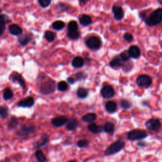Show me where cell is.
I'll return each mask as SVG.
<instances>
[{"mask_svg": "<svg viewBox=\"0 0 162 162\" xmlns=\"http://www.w3.org/2000/svg\"><path fill=\"white\" fill-rule=\"evenodd\" d=\"M145 125L146 127L150 130L158 131L161 127V123L158 119H151L146 122Z\"/></svg>", "mask_w": 162, "mask_h": 162, "instance_id": "9", "label": "cell"}, {"mask_svg": "<svg viewBox=\"0 0 162 162\" xmlns=\"http://www.w3.org/2000/svg\"><path fill=\"white\" fill-rule=\"evenodd\" d=\"M8 22V17L5 15H0V36L3 34L5 29V25Z\"/></svg>", "mask_w": 162, "mask_h": 162, "instance_id": "17", "label": "cell"}, {"mask_svg": "<svg viewBox=\"0 0 162 162\" xmlns=\"http://www.w3.org/2000/svg\"><path fill=\"white\" fill-rule=\"evenodd\" d=\"M0 13H1V10H0Z\"/></svg>", "mask_w": 162, "mask_h": 162, "instance_id": "47", "label": "cell"}, {"mask_svg": "<svg viewBox=\"0 0 162 162\" xmlns=\"http://www.w3.org/2000/svg\"><path fill=\"white\" fill-rule=\"evenodd\" d=\"M0 117L5 119L8 117V110L4 106H0Z\"/></svg>", "mask_w": 162, "mask_h": 162, "instance_id": "37", "label": "cell"}, {"mask_svg": "<svg viewBox=\"0 0 162 162\" xmlns=\"http://www.w3.org/2000/svg\"><path fill=\"white\" fill-rule=\"evenodd\" d=\"M58 89L59 91L64 92L68 89V84L65 81H61L58 84Z\"/></svg>", "mask_w": 162, "mask_h": 162, "instance_id": "36", "label": "cell"}, {"mask_svg": "<svg viewBox=\"0 0 162 162\" xmlns=\"http://www.w3.org/2000/svg\"><path fill=\"white\" fill-rule=\"evenodd\" d=\"M112 12L114 15V18L117 20H121L124 17V12L122 7L119 6H113Z\"/></svg>", "mask_w": 162, "mask_h": 162, "instance_id": "11", "label": "cell"}, {"mask_svg": "<svg viewBox=\"0 0 162 162\" xmlns=\"http://www.w3.org/2000/svg\"><path fill=\"white\" fill-rule=\"evenodd\" d=\"M36 130L35 127L29 125H24L20 127V129L17 131V134L19 136L27 137L30 134L34 132Z\"/></svg>", "mask_w": 162, "mask_h": 162, "instance_id": "7", "label": "cell"}, {"mask_svg": "<svg viewBox=\"0 0 162 162\" xmlns=\"http://www.w3.org/2000/svg\"><path fill=\"white\" fill-rule=\"evenodd\" d=\"M96 118H97V116L95 113H89L85 115L84 117H82V120L85 122L91 123L92 122H94L95 120H96Z\"/></svg>", "mask_w": 162, "mask_h": 162, "instance_id": "22", "label": "cell"}, {"mask_svg": "<svg viewBox=\"0 0 162 162\" xmlns=\"http://www.w3.org/2000/svg\"><path fill=\"white\" fill-rule=\"evenodd\" d=\"M78 122L77 121V120L74 119H71L70 120H68L67 122H66V128L68 130H75L77 127H78Z\"/></svg>", "mask_w": 162, "mask_h": 162, "instance_id": "19", "label": "cell"}, {"mask_svg": "<svg viewBox=\"0 0 162 162\" xmlns=\"http://www.w3.org/2000/svg\"><path fill=\"white\" fill-rule=\"evenodd\" d=\"M32 36L31 34H25L24 36H22L21 37H20L18 41L21 45L25 46V45L27 44L32 40Z\"/></svg>", "mask_w": 162, "mask_h": 162, "instance_id": "23", "label": "cell"}, {"mask_svg": "<svg viewBox=\"0 0 162 162\" xmlns=\"http://www.w3.org/2000/svg\"><path fill=\"white\" fill-rule=\"evenodd\" d=\"M88 145H89V142L86 140H81L77 143V145L79 148H85Z\"/></svg>", "mask_w": 162, "mask_h": 162, "instance_id": "40", "label": "cell"}, {"mask_svg": "<svg viewBox=\"0 0 162 162\" xmlns=\"http://www.w3.org/2000/svg\"><path fill=\"white\" fill-rule=\"evenodd\" d=\"M10 32L14 36H19L22 33V29L17 24H12L9 27Z\"/></svg>", "mask_w": 162, "mask_h": 162, "instance_id": "21", "label": "cell"}, {"mask_svg": "<svg viewBox=\"0 0 162 162\" xmlns=\"http://www.w3.org/2000/svg\"><path fill=\"white\" fill-rule=\"evenodd\" d=\"M18 124V119L15 117H12L8 123V128L10 129H13L17 127Z\"/></svg>", "mask_w": 162, "mask_h": 162, "instance_id": "31", "label": "cell"}, {"mask_svg": "<svg viewBox=\"0 0 162 162\" xmlns=\"http://www.w3.org/2000/svg\"><path fill=\"white\" fill-rule=\"evenodd\" d=\"M147 137V133L142 129H134L130 131L127 134L128 140L131 141H137L143 140Z\"/></svg>", "mask_w": 162, "mask_h": 162, "instance_id": "4", "label": "cell"}, {"mask_svg": "<svg viewBox=\"0 0 162 162\" xmlns=\"http://www.w3.org/2000/svg\"><path fill=\"white\" fill-rule=\"evenodd\" d=\"M125 146V143L122 140H119L116 142L113 143L110 145L105 151V154L106 156L113 155L120 151Z\"/></svg>", "mask_w": 162, "mask_h": 162, "instance_id": "3", "label": "cell"}, {"mask_svg": "<svg viewBox=\"0 0 162 162\" xmlns=\"http://www.w3.org/2000/svg\"><path fill=\"white\" fill-rule=\"evenodd\" d=\"M89 0H79V2L81 4H86Z\"/></svg>", "mask_w": 162, "mask_h": 162, "instance_id": "44", "label": "cell"}, {"mask_svg": "<svg viewBox=\"0 0 162 162\" xmlns=\"http://www.w3.org/2000/svg\"><path fill=\"white\" fill-rule=\"evenodd\" d=\"M87 128L90 132L94 134L101 132L102 131H103V127L98 126L96 124H93V123L89 124Z\"/></svg>", "mask_w": 162, "mask_h": 162, "instance_id": "20", "label": "cell"}, {"mask_svg": "<svg viewBox=\"0 0 162 162\" xmlns=\"http://www.w3.org/2000/svg\"><path fill=\"white\" fill-rule=\"evenodd\" d=\"M52 26L54 29L57 31H60L65 27V23L61 20H58L53 23Z\"/></svg>", "mask_w": 162, "mask_h": 162, "instance_id": "29", "label": "cell"}, {"mask_svg": "<svg viewBox=\"0 0 162 162\" xmlns=\"http://www.w3.org/2000/svg\"><path fill=\"white\" fill-rule=\"evenodd\" d=\"M34 100L32 97H27L18 102V106L23 108H30L34 105Z\"/></svg>", "mask_w": 162, "mask_h": 162, "instance_id": "13", "label": "cell"}, {"mask_svg": "<svg viewBox=\"0 0 162 162\" xmlns=\"http://www.w3.org/2000/svg\"><path fill=\"white\" fill-rule=\"evenodd\" d=\"M84 65V59L81 56H77L74 58V60L72 61V65L74 68H81Z\"/></svg>", "mask_w": 162, "mask_h": 162, "instance_id": "24", "label": "cell"}, {"mask_svg": "<svg viewBox=\"0 0 162 162\" xmlns=\"http://www.w3.org/2000/svg\"><path fill=\"white\" fill-rule=\"evenodd\" d=\"M68 118L65 116H59L52 119V123L55 127H61L66 124Z\"/></svg>", "mask_w": 162, "mask_h": 162, "instance_id": "12", "label": "cell"}, {"mask_svg": "<svg viewBox=\"0 0 162 162\" xmlns=\"http://www.w3.org/2000/svg\"><path fill=\"white\" fill-rule=\"evenodd\" d=\"M67 81L68 82L69 84H73L75 82V80H74L73 78H72V77H69V78H68Z\"/></svg>", "mask_w": 162, "mask_h": 162, "instance_id": "43", "label": "cell"}, {"mask_svg": "<svg viewBox=\"0 0 162 162\" xmlns=\"http://www.w3.org/2000/svg\"><path fill=\"white\" fill-rule=\"evenodd\" d=\"M119 57L122 61H128L130 58L128 51H124V52H122Z\"/></svg>", "mask_w": 162, "mask_h": 162, "instance_id": "35", "label": "cell"}, {"mask_svg": "<svg viewBox=\"0 0 162 162\" xmlns=\"http://www.w3.org/2000/svg\"><path fill=\"white\" fill-rule=\"evenodd\" d=\"M77 95L78 96L79 98H81V99H84L86 98L87 95H88V91L85 88H82V87H80L77 89Z\"/></svg>", "mask_w": 162, "mask_h": 162, "instance_id": "27", "label": "cell"}, {"mask_svg": "<svg viewBox=\"0 0 162 162\" xmlns=\"http://www.w3.org/2000/svg\"><path fill=\"white\" fill-rule=\"evenodd\" d=\"M121 106L124 109L127 110V109H129V108L131 107V103L127 100H123L121 101Z\"/></svg>", "mask_w": 162, "mask_h": 162, "instance_id": "41", "label": "cell"}, {"mask_svg": "<svg viewBox=\"0 0 162 162\" xmlns=\"http://www.w3.org/2000/svg\"><path fill=\"white\" fill-rule=\"evenodd\" d=\"M55 91V82L49 79L47 81L42 82L40 86V92L42 95H46L53 93Z\"/></svg>", "mask_w": 162, "mask_h": 162, "instance_id": "2", "label": "cell"}, {"mask_svg": "<svg viewBox=\"0 0 162 162\" xmlns=\"http://www.w3.org/2000/svg\"><path fill=\"white\" fill-rule=\"evenodd\" d=\"M146 24L148 26H155L162 22V9L158 8L155 10L149 17L145 19Z\"/></svg>", "mask_w": 162, "mask_h": 162, "instance_id": "1", "label": "cell"}, {"mask_svg": "<svg viewBox=\"0 0 162 162\" xmlns=\"http://www.w3.org/2000/svg\"><path fill=\"white\" fill-rule=\"evenodd\" d=\"M10 80H11L13 82H18L22 88L25 89L26 88V83L24 80L23 79L22 76L17 72H13L10 76Z\"/></svg>", "mask_w": 162, "mask_h": 162, "instance_id": "10", "label": "cell"}, {"mask_svg": "<svg viewBox=\"0 0 162 162\" xmlns=\"http://www.w3.org/2000/svg\"><path fill=\"white\" fill-rule=\"evenodd\" d=\"M68 162H76V161H68Z\"/></svg>", "mask_w": 162, "mask_h": 162, "instance_id": "46", "label": "cell"}, {"mask_svg": "<svg viewBox=\"0 0 162 162\" xmlns=\"http://www.w3.org/2000/svg\"><path fill=\"white\" fill-rule=\"evenodd\" d=\"M35 156L37 160V162H46L47 161L45 155L41 150H37L35 153Z\"/></svg>", "mask_w": 162, "mask_h": 162, "instance_id": "28", "label": "cell"}, {"mask_svg": "<svg viewBox=\"0 0 162 162\" xmlns=\"http://www.w3.org/2000/svg\"><path fill=\"white\" fill-rule=\"evenodd\" d=\"M128 52L130 56L135 59L138 58L141 55V50L137 46H131L128 50Z\"/></svg>", "mask_w": 162, "mask_h": 162, "instance_id": "14", "label": "cell"}, {"mask_svg": "<svg viewBox=\"0 0 162 162\" xmlns=\"http://www.w3.org/2000/svg\"><path fill=\"white\" fill-rule=\"evenodd\" d=\"M114 130V125L111 122H106L103 126V131L107 133H111Z\"/></svg>", "mask_w": 162, "mask_h": 162, "instance_id": "32", "label": "cell"}, {"mask_svg": "<svg viewBox=\"0 0 162 162\" xmlns=\"http://www.w3.org/2000/svg\"><path fill=\"white\" fill-rule=\"evenodd\" d=\"M101 95L105 99H110L115 95L113 87L110 85L105 86L101 89Z\"/></svg>", "mask_w": 162, "mask_h": 162, "instance_id": "8", "label": "cell"}, {"mask_svg": "<svg viewBox=\"0 0 162 162\" xmlns=\"http://www.w3.org/2000/svg\"><path fill=\"white\" fill-rule=\"evenodd\" d=\"M124 39H125L127 42H132V41H133V39H134V37H133L132 35L130 34H129V33H125V34L124 35Z\"/></svg>", "mask_w": 162, "mask_h": 162, "instance_id": "42", "label": "cell"}, {"mask_svg": "<svg viewBox=\"0 0 162 162\" xmlns=\"http://www.w3.org/2000/svg\"><path fill=\"white\" fill-rule=\"evenodd\" d=\"M49 141V137L46 134H42L41 138L38 141H37L36 143L34 144V146L35 148H39L43 146H44L46 144H47V143Z\"/></svg>", "mask_w": 162, "mask_h": 162, "instance_id": "15", "label": "cell"}, {"mask_svg": "<svg viewBox=\"0 0 162 162\" xmlns=\"http://www.w3.org/2000/svg\"><path fill=\"white\" fill-rule=\"evenodd\" d=\"M44 37L49 42H52L55 39V34L52 31H46L44 34Z\"/></svg>", "mask_w": 162, "mask_h": 162, "instance_id": "33", "label": "cell"}, {"mask_svg": "<svg viewBox=\"0 0 162 162\" xmlns=\"http://www.w3.org/2000/svg\"><path fill=\"white\" fill-rule=\"evenodd\" d=\"M13 97V93L12 91L9 89V88H7L5 90V92L3 93V98L5 100H11L12 98Z\"/></svg>", "mask_w": 162, "mask_h": 162, "instance_id": "30", "label": "cell"}, {"mask_svg": "<svg viewBox=\"0 0 162 162\" xmlns=\"http://www.w3.org/2000/svg\"><path fill=\"white\" fill-rule=\"evenodd\" d=\"M86 44L89 49L97 50L101 47V41L98 37L92 36L87 39Z\"/></svg>", "mask_w": 162, "mask_h": 162, "instance_id": "5", "label": "cell"}, {"mask_svg": "<svg viewBox=\"0 0 162 162\" xmlns=\"http://www.w3.org/2000/svg\"><path fill=\"white\" fill-rule=\"evenodd\" d=\"M67 36L71 39L76 40V39H79L80 37L81 32L78 30H76V31H68Z\"/></svg>", "mask_w": 162, "mask_h": 162, "instance_id": "26", "label": "cell"}, {"mask_svg": "<svg viewBox=\"0 0 162 162\" xmlns=\"http://www.w3.org/2000/svg\"><path fill=\"white\" fill-rule=\"evenodd\" d=\"M57 9L60 12H65L69 9V7L67 5L64 3H59L56 6Z\"/></svg>", "mask_w": 162, "mask_h": 162, "instance_id": "39", "label": "cell"}, {"mask_svg": "<svg viewBox=\"0 0 162 162\" xmlns=\"http://www.w3.org/2000/svg\"><path fill=\"white\" fill-rule=\"evenodd\" d=\"M68 31H76L78 30V24L76 21H71L68 23Z\"/></svg>", "mask_w": 162, "mask_h": 162, "instance_id": "34", "label": "cell"}, {"mask_svg": "<svg viewBox=\"0 0 162 162\" xmlns=\"http://www.w3.org/2000/svg\"><path fill=\"white\" fill-rule=\"evenodd\" d=\"M40 6L42 8H47L51 4L52 0H38Z\"/></svg>", "mask_w": 162, "mask_h": 162, "instance_id": "38", "label": "cell"}, {"mask_svg": "<svg viewBox=\"0 0 162 162\" xmlns=\"http://www.w3.org/2000/svg\"><path fill=\"white\" fill-rule=\"evenodd\" d=\"M158 2L162 5V0H158Z\"/></svg>", "mask_w": 162, "mask_h": 162, "instance_id": "45", "label": "cell"}, {"mask_svg": "<svg viewBox=\"0 0 162 162\" xmlns=\"http://www.w3.org/2000/svg\"><path fill=\"white\" fill-rule=\"evenodd\" d=\"M136 83L138 86L148 87L152 83V79L147 75H141L138 76L136 79Z\"/></svg>", "mask_w": 162, "mask_h": 162, "instance_id": "6", "label": "cell"}, {"mask_svg": "<svg viewBox=\"0 0 162 162\" xmlns=\"http://www.w3.org/2000/svg\"><path fill=\"white\" fill-rule=\"evenodd\" d=\"M122 61L121 60V59L120 58L119 56L115 57L110 62V65L111 67L112 68H118L119 66H121L123 63H122Z\"/></svg>", "mask_w": 162, "mask_h": 162, "instance_id": "25", "label": "cell"}, {"mask_svg": "<svg viewBox=\"0 0 162 162\" xmlns=\"http://www.w3.org/2000/svg\"><path fill=\"white\" fill-rule=\"evenodd\" d=\"M79 22L81 25L86 27L92 24V19L91 17L87 15H82L79 18Z\"/></svg>", "mask_w": 162, "mask_h": 162, "instance_id": "18", "label": "cell"}, {"mask_svg": "<svg viewBox=\"0 0 162 162\" xmlns=\"http://www.w3.org/2000/svg\"><path fill=\"white\" fill-rule=\"evenodd\" d=\"M105 108L108 112L113 113L117 111V105L113 101H110L106 103Z\"/></svg>", "mask_w": 162, "mask_h": 162, "instance_id": "16", "label": "cell"}]
</instances>
